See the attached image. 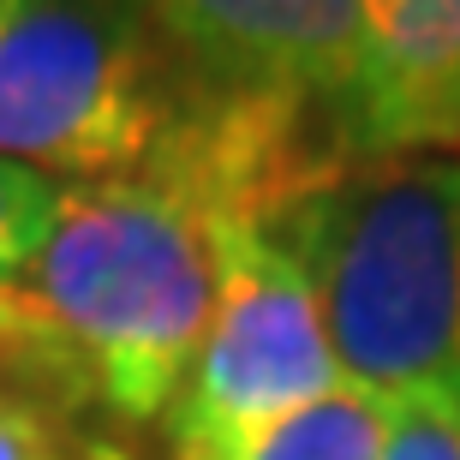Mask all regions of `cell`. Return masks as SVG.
I'll return each mask as SVG.
<instances>
[{
  "label": "cell",
  "mask_w": 460,
  "mask_h": 460,
  "mask_svg": "<svg viewBox=\"0 0 460 460\" xmlns=\"http://www.w3.org/2000/svg\"><path fill=\"white\" fill-rule=\"evenodd\" d=\"M270 222L317 288L347 383L460 407V155L365 162Z\"/></svg>",
  "instance_id": "6da1fadb"
},
{
  "label": "cell",
  "mask_w": 460,
  "mask_h": 460,
  "mask_svg": "<svg viewBox=\"0 0 460 460\" xmlns=\"http://www.w3.org/2000/svg\"><path fill=\"white\" fill-rule=\"evenodd\" d=\"M216 96L126 0H0V155L60 180L144 168Z\"/></svg>",
  "instance_id": "7a4b0ae2"
},
{
  "label": "cell",
  "mask_w": 460,
  "mask_h": 460,
  "mask_svg": "<svg viewBox=\"0 0 460 460\" xmlns=\"http://www.w3.org/2000/svg\"><path fill=\"white\" fill-rule=\"evenodd\" d=\"M341 383L347 371L305 263L270 216H227L216 311L162 419L168 460H252L270 430Z\"/></svg>",
  "instance_id": "3957f363"
},
{
  "label": "cell",
  "mask_w": 460,
  "mask_h": 460,
  "mask_svg": "<svg viewBox=\"0 0 460 460\" xmlns=\"http://www.w3.org/2000/svg\"><path fill=\"white\" fill-rule=\"evenodd\" d=\"M191 84L281 114L347 162V108L365 72V0H126Z\"/></svg>",
  "instance_id": "277c9868"
},
{
  "label": "cell",
  "mask_w": 460,
  "mask_h": 460,
  "mask_svg": "<svg viewBox=\"0 0 460 460\" xmlns=\"http://www.w3.org/2000/svg\"><path fill=\"white\" fill-rule=\"evenodd\" d=\"M347 168L460 155V0H365V72Z\"/></svg>",
  "instance_id": "5b68a950"
},
{
  "label": "cell",
  "mask_w": 460,
  "mask_h": 460,
  "mask_svg": "<svg viewBox=\"0 0 460 460\" xmlns=\"http://www.w3.org/2000/svg\"><path fill=\"white\" fill-rule=\"evenodd\" d=\"M394 412H401V401L341 383L335 394L293 412L281 430H270L252 460H376L394 430Z\"/></svg>",
  "instance_id": "8992f818"
},
{
  "label": "cell",
  "mask_w": 460,
  "mask_h": 460,
  "mask_svg": "<svg viewBox=\"0 0 460 460\" xmlns=\"http://www.w3.org/2000/svg\"><path fill=\"white\" fill-rule=\"evenodd\" d=\"M54 209H60V186L49 173L0 155V281L24 275L36 263V252L54 227Z\"/></svg>",
  "instance_id": "52a82bcc"
},
{
  "label": "cell",
  "mask_w": 460,
  "mask_h": 460,
  "mask_svg": "<svg viewBox=\"0 0 460 460\" xmlns=\"http://www.w3.org/2000/svg\"><path fill=\"white\" fill-rule=\"evenodd\" d=\"M376 460H460V407L455 401H401Z\"/></svg>",
  "instance_id": "ba28073f"
},
{
  "label": "cell",
  "mask_w": 460,
  "mask_h": 460,
  "mask_svg": "<svg viewBox=\"0 0 460 460\" xmlns=\"http://www.w3.org/2000/svg\"><path fill=\"white\" fill-rule=\"evenodd\" d=\"M0 460H66L54 448L49 412L42 407H18V401H0Z\"/></svg>",
  "instance_id": "9c48e42d"
}]
</instances>
